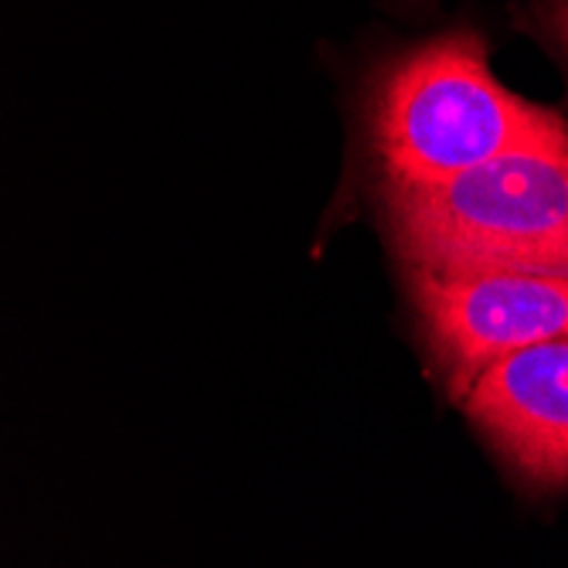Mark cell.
Returning <instances> with one entry per match:
<instances>
[{"mask_svg": "<svg viewBox=\"0 0 568 568\" xmlns=\"http://www.w3.org/2000/svg\"><path fill=\"white\" fill-rule=\"evenodd\" d=\"M548 24H551V31H555V38L561 41V48L568 51V4H558V8L551 11V18H548Z\"/></svg>", "mask_w": 568, "mask_h": 568, "instance_id": "cell-5", "label": "cell"}, {"mask_svg": "<svg viewBox=\"0 0 568 568\" xmlns=\"http://www.w3.org/2000/svg\"><path fill=\"white\" fill-rule=\"evenodd\" d=\"M459 402L525 480L568 487V337L500 357Z\"/></svg>", "mask_w": 568, "mask_h": 568, "instance_id": "cell-4", "label": "cell"}, {"mask_svg": "<svg viewBox=\"0 0 568 568\" xmlns=\"http://www.w3.org/2000/svg\"><path fill=\"white\" fill-rule=\"evenodd\" d=\"M368 130L385 184H439L514 150L568 146L565 120L500 85L474 31L398 55L375 85Z\"/></svg>", "mask_w": 568, "mask_h": 568, "instance_id": "cell-1", "label": "cell"}, {"mask_svg": "<svg viewBox=\"0 0 568 568\" xmlns=\"http://www.w3.org/2000/svg\"><path fill=\"white\" fill-rule=\"evenodd\" d=\"M385 219L408 273H568V146L385 184Z\"/></svg>", "mask_w": 568, "mask_h": 568, "instance_id": "cell-2", "label": "cell"}, {"mask_svg": "<svg viewBox=\"0 0 568 568\" xmlns=\"http://www.w3.org/2000/svg\"><path fill=\"white\" fill-rule=\"evenodd\" d=\"M561 4H568V0H561Z\"/></svg>", "mask_w": 568, "mask_h": 568, "instance_id": "cell-6", "label": "cell"}, {"mask_svg": "<svg viewBox=\"0 0 568 568\" xmlns=\"http://www.w3.org/2000/svg\"><path fill=\"white\" fill-rule=\"evenodd\" d=\"M408 283L456 398L500 357L568 337V273H408Z\"/></svg>", "mask_w": 568, "mask_h": 568, "instance_id": "cell-3", "label": "cell"}]
</instances>
